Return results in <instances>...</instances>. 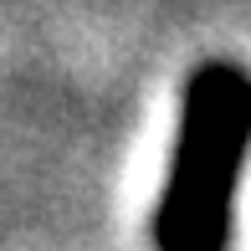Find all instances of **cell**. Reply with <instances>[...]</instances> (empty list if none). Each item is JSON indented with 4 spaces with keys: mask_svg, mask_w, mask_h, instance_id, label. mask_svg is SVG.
I'll list each match as a JSON object with an SVG mask.
<instances>
[{
    "mask_svg": "<svg viewBox=\"0 0 251 251\" xmlns=\"http://www.w3.org/2000/svg\"><path fill=\"white\" fill-rule=\"evenodd\" d=\"M251 133V82L236 62H200L185 87L164 190L154 205L159 251H226L231 200Z\"/></svg>",
    "mask_w": 251,
    "mask_h": 251,
    "instance_id": "cell-1",
    "label": "cell"
}]
</instances>
